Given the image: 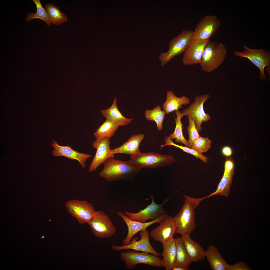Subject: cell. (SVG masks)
I'll return each instance as SVG.
<instances>
[{"mask_svg":"<svg viewBox=\"0 0 270 270\" xmlns=\"http://www.w3.org/2000/svg\"><path fill=\"white\" fill-rule=\"evenodd\" d=\"M102 164L103 168L99 175L109 182L132 180L141 170L129 161H124L112 157L108 158Z\"/></svg>","mask_w":270,"mask_h":270,"instance_id":"6da1fadb","label":"cell"},{"mask_svg":"<svg viewBox=\"0 0 270 270\" xmlns=\"http://www.w3.org/2000/svg\"><path fill=\"white\" fill-rule=\"evenodd\" d=\"M184 204L178 214L174 218L176 226L175 233L181 236H190L195 229L196 224L194 210L205 197L196 198L184 195Z\"/></svg>","mask_w":270,"mask_h":270,"instance_id":"7a4b0ae2","label":"cell"},{"mask_svg":"<svg viewBox=\"0 0 270 270\" xmlns=\"http://www.w3.org/2000/svg\"><path fill=\"white\" fill-rule=\"evenodd\" d=\"M227 50L221 43L210 40L205 46L200 64L204 72H211L217 69L223 63Z\"/></svg>","mask_w":270,"mask_h":270,"instance_id":"3957f363","label":"cell"},{"mask_svg":"<svg viewBox=\"0 0 270 270\" xmlns=\"http://www.w3.org/2000/svg\"><path fill=\"white\" fill-rule=\"evenodd\" d=\"M192 30H184L170 40L168 51L161 53L159 56L161 66H164L174 57L185 52L192 41Z\"/></svg>","mask_w":270,"mask_h":270,"instance_id":"277c9868","label":"cell"},{"mask_svg":"<svg viewBox=\"0 0 270 270\" xmlns=\"http://www.w3.org/2000/svg\"><path fill=\"white\" fill-rule=\"evenodd\" d=\"M129 161L138 168H152L169 166L175 162L171 155L163 154L152 152L141 153L133 157H130Z\"/></svg>","mask_w":270,"mask_h":270,"instance_id":"5b68a950","label":"cell"},{"mask_svg":"<svg viewBox=\"0 0 270 270\" xmlns=\"http://www.w3.org/2000/svg\"><path fill=\"white\" fill-rule=\"evenodd\" d=\"M146 252H140L128 249L120 254V259L124 261L126 268H134L137 264H144L154 267H162V259L159 256H155Z\"/></svg>","mask_w":270,"mask_h":270,"instance_id":"8992f818","label":"cell"},{"mask_svg":"<svg viewBox=\"0 0 270 270\" xmlns=\"http://www.w3.org/2000/svg\"><path fill=\"white\" fill-rule=\"evenodd\" d=\"M242 51H234V54L236 56L248 59L251 62L260 70L259 78L262 80L267 78L264 72V68L269 66L270 63V52L263 49H252L246 45L243 46Z\"/></svg>","mask_w":270,"mask_h":270,"instance_id":"52a82bcc","label":"cell"},{"mask_svg":"<svg viewBox=\"0 0 270 270\" xmlns=\"http://www.w3.org/2000/svg\"><path fill=\"white\" fill-rule=\"evenodd\" d=\"M65 205L68 212L80 224L87 223L96 212L92 204L84 200H70L66 202Z\"/></svg>","mask_w":270,"mask_h":270,"instance_id":"ba28073f","label":"cell"},{"mask_svg":"<svg viewBox=\"0 0 270 270\" xmlns=\"http://www.w3.org/2000/svg\"><path fill=\"white\" fill-rule=\"evenodd\" d=\"M87 223L94 234L101 238H109L116 231L109 216L101 210L97 211L96 215Z\"/></svg>","mask_w":270,"mask_h":270,"instance_id":"9c48e42d","label":"cell"},{"mask_svg":"<svg viewBox=\"0 0 270 270\" xmlns=\"http://www.w3.org/2000/svg\"><path fill=\"white\" fill-rule=\"evenodd\" d=\"M210 97V95L208 94L196 96L194 102L182 110L181 113L183 116H190L194 118L198 132H201L202 130L201 126L202 123L211 119L209 114L205 112L203 107L204 103Z\"/></svg>","mask_w":270,"mask_h":270,"instance_id":"30bf717a","label":"cell"},{"mask_svg":"<svg viewBox=\"0 0 270 270\" xmlns=\"http://www.w3.org/2000/svg\"><path fill=\"white\" fill-rule=\"evenodd\" d=\"M152 200L151 204L142 210H140L137 213H132L126 210L124 214L130 219L142 222H146L148 220H154L162 216L167 214V212L164 208V206L168 202L170 198H166L162 203L157 204L155 202L152 195H150Z\"/></svg>","mask_w":270,"mask_h":270,"instance_id":"8fae6325","label":"cell"},{"mask_svg":"<svg viewBox=\"0 0 270 270\" xmlns=\"http://www.w3.org/2000/svg\"><path fill=\"white\" fill-rule=\"evenodd\" d=\"M221 24L216 16L208 15L202 18L193 31L192 41H203L209 39L218 30Z\"/></svg>","mask_w":270,"mask_h":270,"instance_id":"7c38bea8","label":"cell"},{"mask_svg":"<svg viewBox=\"0 0 270 270\" xmlns=\"http://www.w3.org/2000/svg\"><path fill=\"white\" fill-rule=\"evenodd\" d=\"M140 239L137 240L138 238H132L131 241L128 244L122 246H117L114 244L112 249L115 250L132 249L135 251H140L148 252L155 256H159L160 253L155 250L151 245L149 238V232L147 230L140 232Z\"/></svg>","mask_w":270,"mask_h":270,"instance_id":"4fadbf2b","label":"cell"},{"mask_svg":"<svg viewBox=\"0 0 270 270\" xmlns=\"http://www.w3.org/2000/svg\"><path fill=\"white\" fill-rule=\"evenodd\" d=\"M234 162L231 157H226L224 164V170L222 177L216 190L205 198L217 195L227 197L230 191L234 171Z\"/></svg>","mask_w":270,"mask_h":270,"instance_id":"5bb4252c","label":"cell"},{"mask_svg":"<svg viewBox=\"0 0 270 270\" xmlns=\"http://www.w3.org/2000/svg\"><path fill=\"white\" fill-rule=\"evenodd\" d=\"M110 139L105 138L99 140L96 138L93 142L92 146L96 150V151L89 166V172L96 170L101 164L109 158H114V155L112 153L110 148Z\"/></svg>","mask_w":270,"mask_h":270,"instance_id":"9a60e30c","label":"cell"},{"mask_svg":"<svg viewBox=\"0 0 270 270\" xmlns=\"http://www.w3.org/2000/svg\"><path fill=\"white\" fill-rule=\"evenodd\" d=\"M124 222L128 228V233L126 238L123 240V245L129 244L133 236L138 232L146 230L147 228L154 224L158 223L162 221L168 215H163L154 220L147 222H142L132 220L130 219L123 212L119 211L116 213Z\"/></svg>","mask_w":270,"mask_h":270,"instance_id":"2e32d148","label":"cell"},{"mask_svg":"<svg viewBox=\"0 0 270 270\" xmlns=\"http://www.w3.org/2000/svg\"><path fill=\"white\" fill-rule=\"evenodd\" d=\"M159 226L151 231V237L164 244L173 238L176 229L174 218L168 215L159 223Z\"/></svg>","mask_w":270,"mask_h":270,"instance_id":"e0dca14e","label":"cell"},{"mask_svg":"<svg viewBox=\"0 0 270 270\" xmlns=\"http://www.w3.org/2000/svg\"><path fill=\"white\" fill-rule=\"evenodd\" d=\"M52 142L50 144L54 148L52 152L54 156H64L76 160L83 168H84L86 166V160L92 157L90 154L80 153L74 150L69 146H60L54 140H53Z\"/></svg>","mask_w":270,"mask_h":270,"instance_id":"ac0fdd59","label":"cell"},{"mask_svg":"<svg viewBox=\"0 0 270 270\" xmlns=\"http://www.w3.org/2000/svg\"><path fill=\"white\" fill-rule=\"evenodd\" d=\"M209 40L192 41L184 52L182 61L186 66L200 64L205 46Z\"/></svg>","mask_w":270,"mask_h":270,"instance_id":"d6986e66","label":"cell"},{"mask_svg":"<svg viewBox=\"0 0 270 270\" xmlns=\"http://www.w3.org/2000/svg\"><path fill=\"white\" fill-rule=\"evenodd\" d=\"M144 136V135L142 134L131 136L122 145L112 150V153L114 155L117 153L128 154L131 158L140 154L141 152L140 151L139 146Z\"/></svg>","mask_w":270,"mask_h":270,"instance_id":"ffe728a7","label":"cell"},{"mask_svg":"<svg viewBox=\"0 0 270 270\" xmlns=\"http://www.w3.org/2000/svg\"><path fill=\"white\" fill-rule=\"evenodd\" d=\"M192 262H197L206 257L204 248L190 236H181V238Z\"/></svg>","mask_w":270,"mask_h":270,"instance_id":"44dd1931","label":"cell"},{"mask_svg":"<svg viewBox=\"0 0 270 270\" xmlns=\"http://www.w3.org/2000/svg\"><path fill=\"white\" fill-rule=\"evenodd\" d=\"M205 255L212 270H228V264L215 246L212 245L209 246L206 251Z\"/></svg>","mask_w":270,"mask_h":270,"instance_id":"7402d4cb","label":"cell"},{"mask_svg":"<svg viewBox=\"0 0 270 270\" xmlns=\"http://www.w3.org/2000/svg\"><path fill=\"white\" fill-rule=\"evenodd\" d=\"M163 251L162 253L163 266L166 270H171L174 266L176 259V248L175 239L172 238L163 244Z\"/></svg>","mask_w":270,"mask_h":270,"instance_id":"603a6c76","label":"cell"},{"mask_svg":"<svg viewBox=\"0 0 270 270\" xmlns=\"http://www.w3.org/2000/svg\"><path fill=\"white\" fill-rule=\"evenodd\" d=\"M190 102V99L185 96L178 97L172 91H168L166 100L162 105L163 109L168 114L174 111L178 110L182 108V105L189 104Z\"/></svg>","mask_w":270,"mask_h":270,"instance_id":"cb8c5ba5","label":"cell"},{"mask_svg":"<svg viewBox=\"0 0 270 270\" xmlns=\"http://www.w3.org/2000/svg\"><path fill=\"white\" fill-rule=\"evenodd\" d=\"M117 101L115 97L111 106L107 109L101 110V112L106 119L112 120L119 126H125L130 123L134 118H128L122 115L118 108Z\"/></svg>","mask_w":270,"mask_h":270,"instance_id":"d4e9b609","label":"cell"},{"mask_svg":"<svg viewBox=\"0 0 270 270\" xmlns=\"http://www.w3.org/2000/svg\"><path fill=\"white\" fill-rule=\"evenodd\" d=\"M175 239L176 252L174 266H179L184 268L185 270H188L192 262L181 238L177 237Z\"/></svg>","mask_w":270,"mask_h":270,"instance_id":"484cf974","label":"cell"},{"mask_svg":"<svg viewBox=\"0 0 270 270\" xmlns=\"http://www.w3.org/2000/svg\"><path fill=\"white\" fill-rule=\"evenodd\" d=\"M119 126L115 122L106 119L98 128L94 135L96 139L101 140L105 138H110L115 134Z\"/></svg>","mask_w":270,"mask_h":270,"instance_id":"4316f807","label":"cell"},{"mask_svg":"<svg viewBox=\"0 0 270 270\" xmlns=\"http://www.w3.org/2000/svg\"><path fill=\"white\" fill-rule=\"evenodd\" d=\"M175 112L176 117L175 118L176 126L174 131L167 137L171 140L175 139L176 142L182 143L186 146L189 147L188 140L184 138L183 134V124L181 121V118L183 116L180 110L176 111Z\"/></svg>","mask_w":270,"mask_h":270,"instance_id":"83f0119b","label":"cell"},{"mask_svg":"<svg viewBox=\"0 0 270 270\" xmlns=\"http://www.w3.org/2000/svg\"><path fill=\"white\" fill-rule=\"evenodd\" d=\"M45 6L51 23L58 26L68 20L66 16L57 7L50 3Z\"/></svg>","mask_w":270,"mask_h":270,"instance_id":"f1b7e54d","label":"cell"},{"mask_svg":"<svg viewBox=\"0 0 270 270\" xmlns=\"http://www.w3.org/2000/svg\"><path fill=\"white\" fill-rule=\"evenodd\" d=\"M165 112L162 110L160 106H158L152 110H146L145 111V116L146 119L149 121H154L156 122L158 130H162V124Z\"/></svg>","mask_w":270,"mask_h":270,"instance_id":"f546056e","label":"cell"},{"mask_svg":"<svg viewBox=\"0 0 270 270\" xmlns=\"http://www.w3.org/2000/svg\"><path fill=\"white\" fill-rule=\"evenodd\" d=\"M37 8L36 12L35 13H28L25 18L26 22H30L34 18H39L43 20L48 26L51 25V23L50 20L46 11L43 7L40 0H33Z\"/></svg>","mask_w":270,"mask_h":270,"instance_id":"4dcf8cb0","label":"cell"},{"mask_svg":"<svg viewBox=\"0 0 270 270\" xmlns=\"http://www.w3.org/2000/svg\"><path fill=\"white\" fill-rule=\"evenodd\" d=\"M164 138L165 143L164 144L160 146V148L162 149L164 146H172L176 148H178L182 150L184 152L192 154L195 156L196 158H199L204 162L206 163L208 162V159L207 157L205 156L192 148L186 146H183L181 145L176 144L174 143L170 140L166 136H165Z\"/></svg>","mask_w":270,"mask_h":270,"instance_id":"1f68e13d","label":"cell"},{"mask_svg":"<svg viewBox=\"0 0 270 270\" xmlns=\"http://www.w3.org/2000/svg\"><path fill=\"white\" fill-rule=\"evenodd\" d=\"M211 140L208 138L200 136L194 141L192 148L202 154L211 148Z\"/></svg>","mask_w":270,"mask_h":270,"instance_id":"d6a6232c","label":"cell"},{"mask_svg":"<svg viewBox=\"0 0 270 270\" xmlns=\"http://www.w3.org/2000/svg\"><path fill=\"white\" fill-rule=\"evenodd\" d=\"M189 124L187 129L189 136L188 140L189 148H192L194 141L199 137L198 132L196 127L194 118L190 116L188 117Z\"/></svg>","mask_w":270,"mask_h":270,"instance_id":"836d02e7","label":"cell"},{"mask_svg":"<svg viewBox=\"0 0 270 270\" xmlns=\"http://www.w3.org/2000/svg\"><path fill=\"white\" fill-rule=\"evenodd\" d=\"M252 270L245 262L239 261L232 265L228 264V270Z\"/></svg>","mask_w":270,"mask_h":270,"instance_id":"e575fe53","label":"cell"},{"mask_svg":"<svg viewBox=\"0 0 270 270\" xmlns=\"http://www.w3.org/2000/svg\"><path fill=\"white\" fill-rule=\"evenodd\" d=\"M221 152L224 156L229 157L232 156L233 151L231 147L228 146H225L222 148Z\"/></svg>","mask_w":270,"mask_h":270,"instance_id":"d590c367","label":"cell"},{"mask_svg":"<svg viewBox=\"0 0 270 270\" xmlns=\"http://www.w3.org/2000/svg\"><path fill=\"white\" fill-rule=\"evenodd\" d=\"M172 270H185L183 268L179 266H174L172 268Z\"/></svg>","mask_w":270,"mask_h":270,"instance_id":"8d00e7d4","label":"cell"}]
</instances>
